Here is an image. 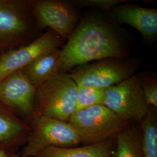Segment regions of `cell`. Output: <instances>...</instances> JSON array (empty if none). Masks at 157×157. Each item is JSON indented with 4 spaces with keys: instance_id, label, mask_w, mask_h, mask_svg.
<instances>
[{
    "instance_id": "cell-18",
    "label": "cell",
    "mask_w": 157,
    "mask_h": 157,
    "mask_svg": "<svg viewBox=\"0 0 157 157\" xmlns=\"http://www.w3.org/2000/svg\"><path fill=\"white\" fill-rule=\"evenodd\" d=\"M147 104L154 108L157 107V82L156 79L151 77H137Z\"/></svg>"
},
{
    "instance_id": "cell-5",
    "label": "cell",
    "mask_w": 157,
    "mask_h": 157,
    "mask_svg": "<svg viewBox=\"0 0 157 157\" xmlns=\"http://www.w3.org/2000/svg\"><path fill=\"white\" fill-rule=\"evenodd\" d=\"M135 70L131 62L108 58L78 66L69 75L78 86L105 89L133 76Z\"/></svg>"
},
{
    "instance_id": "cell-12",
    "label": "cell",
    "mask_w": 157,
    "mask_h": 157,
    "mask_svg": "<svg viewBox=\"0 0 157 157\" xmlns=\"http://www.w3.org/2000/svg\"><path fill=\"white\" fill-rule=\"evenodd\" d=\"M61 50L53 48L37 57L22 71L34 87L37 88L59 72Z\"/></svg>"
},
{
    "instance_id": "cell-11",
    "label": "cell",
    "mask_w": 157,
    "mask_h": 157,
    "mask_svg": "<svg viewBox=\"0 0 157 157\" xmlns=\"http://www.w3.org/2000/svg\"><path fill=\"white\" fill-rule=\"evenodd\" d=\"M28 29L26 17L21 3L0 0V46L18 39Z\"/></svg>"
},
{
    "instance_id": "cell-1",
    "label": "cell",
    "mask_w": 157,
    "mask_h": 157,
    "mask_svg": "<svg viewBox=\"0 0 157 157\" xmlns=\"http://www.w3.org/2000/svg\"><path fill=\"white\" fill-rule=\"evenodd\" d=\"M127 56L117 35L107 23L90 17L74 29L61 50L59 72L93 61L124 59Z\"/></svg>"
},
{
    "instance_id": "cell-10",
    "label": "cell",
    "mask_w": 157,
    "mask_h": 157,
    "mask_svg": "<svg viewBox=\"0 0 157 157\" xmlns=\"http://www.w3.org/2000/svg\"><path fill=\"white\" fill-rule=\"evenodd\" d=\"M113 17L119 22L128 24L139 31L147 41L155 39L157 35V10L131 4L115 6Z\"/></svg>"
},
{
    "instance_id": "cell-4",
    "label": "cell",
    "mask_w": 157,
    "mask_h": 157,
    "mask_svg": "<svg viewBox=\"0 0 157 157\" xmlns=\"http://www.w3.org/2000/svg\"><path fill=\"white\" fill-rule=\"evenodd\" d=\"M81 143L78 132L68 122L39 115L23 155L36 157L49 147H73Z\"/></svg>"
},
{
    "instance_id": "cell-2",
    "label": "cell",
    "mask_w": 157,
    "mask_h": 157,
    "mask_svg": "<svg viewBox=\"0 0 157 157\" xmlns=\"http://www.w3.org/2000/svg\"><path fill=\"white\" fill-rule=\"evenodd\" d=\"M68 122L86 146L100 143L117 136L127 126L128 121L104 105H97L74 112Z\"/></svg>"
},
{
    "instance_id": "cell-9",
    "label": "cell",
    "mask_w": 157,
    "mask_h": 157,
    "mask_svg": "<svg viewBox=\"0 0 157 157\" xmlns=\"http://www.w3.org/2000/svg\"><path fill=\"white\" fill-rule=\"evenodd\" d=\"M36 89L19 69L0 82V101L25 114L33 110Z\"/></svg>"
},
{
    "instance_id": "cell-8",
    "label": "cell",
    "mask_w": 157,
    "mask_h": 157,
    "mask_svg": "<svg viewBox=\"0 0 157 157\" xmlns=\"http://www.w3.org/2000/svg\"><path fill=\"white\" fill-rule=\"evenodd\" d=\"M62 43V39L49 29L28 45L0 56V82L10 74L22 69L41 54L58 47Z\"/></svg>"
},
{
    "instance_id": "cell-19",
    "label": "cell",
    "mask_w": 157,
    "mask_h": 157,
    "mask_svg": "<svg viewBox=\"0 0 157 157\" xmlns=\"http://www.w3.org/2000/svg\"><path fill=\"white\" fill-rule=\"evenodd\" d=\"M128 0H76L72 1L73 6H91L101 8L104 10H109L112 9L115 6L121 4Z\"/></svg>"
},
{
    "instance_id": "cell-13",
    "label": "cell",
    "mask_w": 157,
    "mask_h": 157,
    "mask_svg": "<svg viewBox=\"0 0 157 157\" xmlns=\"http://www.w3.org/2000/svg\"><path fill=\"white\" fill-rule=\"evenodd\" d=\"M113 149L108 140L83 147L46 148L36 157H112Z\"/></svg>"
},
{
    "instance_id": "cell-15",
    "label": "cell",
    "mask_w": 157,
    "mask_h": 157,
    "mask_svg": "<svg viewBox=\"0 0 157 157\" xmlns=\"http://www.w3.org/2000/svg\"><path fill=\"white\" fill-rule=\"evenodd\" d=\"M142 120L141 147L143 157H157V126L155 118L148 110Z\"/></svg>"
},
{
    "instance_id": "cell-7",
    "label": "cell",
    "mask_w": 157,
    "mask_h": 157,
    "mask_svg": "<svg viewBox=\"0 0 157 157\" xmlns=\"http://www.w3.org/2000/svg\"><path fill=\"white\" fill-rule=\"evenodd\" d=\"M33 12L40 26L49 28L62 39H69L78 19L75 6L61 1H37Z\"/></svg>"
},
{
    "instance_id": "cell-16",
    "label": "cell",
    "mask_w": 157,
    "mask_h": 157,
    "mask_svg": "<svg viewBox=\"0 0 157 157\" xmlns=\"http://www.w3.org/2000/svg\"><path fill=\"white\" fill-rule=\"evenodd\" d=\"M104 89L78 86L75 112L97 105H104Z\"/></svg>"
},
{
    "instance_id": "cell-17",
    "label": "cell",
    "mask_w": 157,
    "mask_h": 157,
    "mask_svg": "<svg viewBox=\"0 0 157 157\" xmlns=\"http://www.w3.org/2000/svg\"><path fill=\"white\" fill-rule=\"evenodd\" d=\"M26 130L25 126L17 119L0 109V141L10 140Z\"/></svg>"
},
{
    "instance_id": "cell-20",
    "label": "cell",
    "mask_w": 157,
    "mask_h": 157,
    "mask_svg": "<svg viewBox=\"0 0 157 157\" xmlns=\"http://www.w3.org/2000/svg\"><path fill=\"white\" fill-rule=\"evenodd\" d=\"M0 157H6V154L3 151L0 150Z\"/></svg>"
},
{
    "instance_id": "cell-14",
    "label": "cell",
    "mask_w": 157,
    "mask_h": 157,
    "mask_svg": "<svg viewBox=\"0 0 157 157\" xmlns=\"http://www.w3.org/2000/svg\"><path fill=\"white\" fill-rule=\"evenodd\" d=\"M116 137L117 146L112 157H143L141 139L134 130L126 126Z\"/></svg>"
},
{
    "instance_id": "cell-3",
    "label": "cell",
    "mask_w": 157,
    "mask_h": 157,
    "mask_svg": "<svg viewBox=\"0 0 157 157\" xmlns=\"http://www.w3.org/2000/svg\"><path fill=\"white\" fill-rule=\"evenodd\" d=\"M78 86L69 73L58 72L36 89L40 115L68 122L75 112Z\"/></svg>"
},
{
    "instance_id": "cell-6",
    "label": "cell",
    "mask_w": 157,
    "mask_h": 157,
    "mask_svg": "<svg viewBox=\"0 0 157 157\" xmlns=\"http://www.w3.org/2000/svg\"><path fill=\"white\" fill-rule=\"evenodd\" d=\"M104 105L128 121L142 120L149 110L139 80L134 75L105 89Z\"/></svg>"
}]
</instances>
